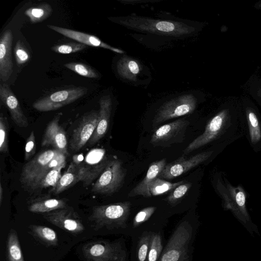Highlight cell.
Instances as JSON below:
<instances>
[{
	"mask_svg": "<svg viewBox=\"0 0 261 261\" xmlns=\"http://www.w3.org/2000/svg\"><path fill=\"white\" fill-rule=\"evenodd\" d=\"M199 227V222L193 215L183 217L164 246L159 261H184L192 255Z\"/></svg>",
	"mask_w": 261,
	"mask_h": 261,
	"instance_id": "6da1fadb",
	"label": "cell"
},
{
	"mask_svg": "<svg viewBox=\"0 0 261 261\" xmlns=\"http://www.w3.org/2000/svg\"><path fill=\"white\" fill-rule=\"evenodd\" d=\"M112 21L134 30L172 37H183L195 32V28L184 22L139 16L113 17Z\"/></svg>",
	"mask_w": 261,
	"mask_h": 261,
	"instance_id": "7a4b0ae2",
	"label": "cell"
},
{
	"mask_svg": "<svg viewBox=\"0 0 261 261\" xmlns=\"http://www.w3.org/2000/svg\"><path fill=\"white\" fill-rule=\"evenodd\" d=\"M132 203L125 201L93 207L90 220L96 230L105 229L128 236Z\"/></svg>",
	"mask_w": 261,
	"mask_h": 261,
	"instance_id": "3957f363",
	"label": "cell"
},
{
	"mask_svg": "<svg viewBox=\"0 0 261 261\" xmlns=\"http://www.w3.org/2000/svg\"><path fill=\"white\" fill-rule=\"evenodd\" d=\"M66 158L55 149L39 152L24 165L20 175L21 183L26 188L35 190L42 176Z\"/></svg>",
	"mask_w": 261,
	"mask_h": 261,
	"instance_id": "277c9868",
	"label": "cell"
},
{
	"mask_svg": "<svg viewBox=\"0 0 261 261\" xmlns=\"http://www.w3.org/2000/svg\"><path fill=\"white\" fill-rule=\"evenodd\" d=\"M217 187L223 200L224 208L230 210L250 233H258L257 228L252 222L246 209L243 189L240 186L233 187L227 182L223 185L219 181Z\"/></svg>",
	"mask_w": 261,
	"mask_h": 261,
	"instance_id": "5b68a950",
	"label": "cell"
},
{
	"mask_svg": "<svg viewBox=\"0 0 261 261\" xmlns=\"http://www.w3.org/2000/svg\"><path fill=\"white\" fill-rule=\"evenodd\" d=\"M82 251L87 261H128L127 249L123 237L86 244Z\"/></svg>",
	"mask_w": 261,
	"mask_h": 261,
	"instance_id": "8992f818",
	"label": "cell"
},
{
	"mask_svg": "<svg viewBox=\"0 0 261 261\" xmlns=\"http://www.w3.org/2000/svg\"><path fill=\"white\" fill-rule=\"evenodd\" d=\"M111 160L101 148L91 150L85 157L82 154L73 156V162L79 168L81 181L86 186L98 177Z\"/></svg>",
	"mask_w": 261,
	"mask_h": 261,
	"instance_id": "52a82bcc",
	"label": "cell"
},
{
	"mask_svg": "<svg viewBox=\"0 0 261 261\" xmlns=\"http://www.w3.org/2000/svg\"><path fill=\"white\" fill-rule=\"evenodd\" d=\"M158 207L150 205L140 209L134 214L131 213L128 237H132L146 231L154 232L164 229L167 219L157 213Z\"/></svg>",
	"mask_w": 261,
	"mask_h": 261,
	"instance_id": "ba28073f",
	"label": "cell"
},
{
	"mask_svg": "<svg viewBox=\"0 0 261 261\" xmlns=\"http://www.w3.org/2000/svg\"><path fill=\"white\" fill-rule=\"evenodd\" d=\"M197 104V98L192 93H185L171 98L159 107L153 119V124L158 125L191 114L195 110Z\"/></svg>",
	"mask_w": 261,
	"mask_h": 261,
	"instance_id": "9c48e42d",
	"label": "cell"
},
{
	"mask_svg": "<svg viewBox=\"0 0 261 261\" xmlns=\"http://www.w3.org/2000/svg\"><path fill=\"white\" fill-rule=\"evenodd\" d=\"M126 175L120 160H111L92 187V191L110 195L122 186Z\"/></svg>",
	"mask_w": 261,
	"mask_h": 261,
	"instance_id": "30bf717a",
	"label": "cell"
},
{
	"mask_svg": "<svg viewBox=\"0 0 261 261\" xmlns=\"http://www.w3.org/2000/svg\"><path fill=\"white\" fill-rule=\"evenodd\" d=\"M87 91V88L81 87L56 91L36 101L33 107L40 112L54 111L75 101Z\"/></svg>",
	"mask_w": 261,
	"mask_h": 261,
	"instance_id": "8fae6325",
	"label": "cell"
},
{
	"mask_svg": "<svg viewBox=\"0 0 261 261\" xmlns=\"http://www.w3.org/2000/svg\"><path fill=\"white\" fill-rule=\"evenodd\" d=\"M189 123L188 120L180 119L164 124L154 132L150 143L154 146H167L181 142Z\"/></svg>",
	"mask_w": 261,
	"mask_h": 261,
	"instance_id": "7c38bea8",
	"label": "cell"
},
{
	"mask_svg": "<svg viewBox=\"0 0 261 261\" xmlns=\"http://www.w3.org/2000/svg\"><path fill=\"white\" fill-rule=\"evenodd\" d=\"M227 116V110H223L213 117L207 123L204 132L188 145L184 150V154H188L219 137L225 126Z\"/></svg>",
	"mask_w": 261,
	"mask_h": 261,
	"instance_id": "4fadbf2b",
	"label": "cell"
},
{
	"mask_svg": "<svg viewBox=\"0 0 261 261\" xmlns=\"http://www.w3.org/2000/svg\"><path fill=\"white\" fill-rule=\"evenodd\" d=\"M99 112L92 111L85 114L73 132L70 148L73 151L81 150L89 141L97 127Z\"/></svg>",
	"mask_w": 261,
	"mask_h": 261,
	"instance_id": "5bb4252c",
	"label": "cell"
},
{
	"mask_svg": "<svg viewBox=\"0 0 261 261\" xmlns=\"http://www.w3.org/2000/svg\"><path fill=\"white\" fill-rule=\"evenodd\" d=\"M213 152V151H204L196 154L190 158L181 156L173 162L167 164L158 177L172 179L179 176L206 161Z\"/></svg>",
	"mask_w": 261,
	"mask_h": 261,
	"instance_id": "9a60e30c",
	"label": "cell"
},
{
	"mask_svg": "<svg viewBox=\"0 0 261 261\" xmlns=\"http://www.w3.org/2000/svg\"><path fill=\"white\" fill-rule=\"evenodd\" d=\"M43 217L61 229L73 233H80L84 230V226L79 215L67 207L45 213Z\"/></svg>",
	"mask_w": 261,
	"mask_h": 261,
	"instance_id": "2e32d148",
	"label": "cell"
},
{
	"mask_svg": "<svg viewBox=\"0 0 261 261\" xmlns=\"http://www.w3.org/2000/svg\"><path fill=\"white\" fill-rule=\"evenodd\" d=\"M61 114L57 115L47 124L42 139V146H51L55 149L68 155L67 139L63 128L59 125Z\"/></svg>",
	"mask_w": 261,
	"mask_h": 261,
	"instance_id": "e0dca14e",
	"label": "cell"
},
{
	"mask_svg": "<svg viewBox=\"0 0 261 261\" xmlns=\"http://www.w3.org/2000/svg\"><path fill=\"white\" fill-rule=\"evenodd\" d=\"M0 99L9 110L11 119L15 124L19 127H27L29 125L28 119L17 97L9 87L4 83L0 85Z\"/></svg>",
	"mask_w": 261,
	"mask_h": 261,
	"instance_id": "ac0fdd59",
	"label": "cell"
},
{
	"mask_svg": "<svg viewBox=\"0 0 261 261\" xmlns=\"http://www.w3.org/2000/svg\"><path fill=\"white\" fill-rule=\"evenodd\" d=\"M47 27L49 29L65 37L77 41L79 43L87 46L103 48L118 54H122L124 53L122 50L113 47L102 42L95 36L50 24L47 25Z\"/></svg>",
	"mask_w": 261,
	"mask_h": 261,
	"instance_id": "d6986e66",
	"label": "cell"
},
{
	"mask_svg": "<svg viewBox=\"0 0 261 261\" xmlns=\"http://www.w3.org/2000/svg\"><path fill=\"white\" fill-rule=\"evenodd\" d=\"M13 36L10 30H6L0 39V79L6 82L13 72L12 46Z\"/></svg>",
	"mask_w": 261,
	"mask_h": 261,
	"instance_id": "ffe728a7",
	"label": "cell"
},
{
	"mask_svg": "<svg viewBox=\"0 0 261 261\" xmlns=\"http://www.w3.org/2000/svg\"><path fill=\"white\" fill-rule=\"evenodd\" d=\"M99 118L97 127L89 141L92 145L102 139L107 132L112 111V102L110 95H105L99 101Z\"/></svg>",
	"mask_w": 261,
	"mask_h": 261,
	"instance_id": "44dd1931",
	"label": "cell"
},
{
	"mask_svg": "<svg viewBox=\"0 0 261 261\" xmlns=\"http://www.w3.org/2000/svg\"><path fill=\"white\" fill-rule=\"evenodd\" d=\"M166 165V159L165 158L151 163L145 177L128 193V197L142 195L145 197H150L151 195L149 191V186L158 177Z\"/></svg>",
	"mask_w": 261,
	"mask_h": 261,
	"instance_id": "7402d4cb",
	"label": "cell"
},
{
	"mask_svg": "<svg viewBox=\"0 0 261 261\" xmlns=\"http://www.w3.org/2000/svg\"><path fill=\"white\" fill-rule=\"evenodd\" d=\"M152 232L146 231L130 238L131 261H147Z\"/></svg>",
	"mask_w": 261,
	"mask_h": 261,
	"instance_id": "603a6c76",
	"label": "cell"
},
{
	"mask_svg": "<svg viewBox=\"0 0 261 261\" xmlns=\"http://www.w3.org/2000/svg\"><path fill=\"white\" fill-rule=\"evenodd\" d=\"M67 207L64 199L44 196L31 200L28 204V210L34 213H47Z\"/></svg>",
	"mask_w": 261,
	"mask_h": 261,
	"instance_id": "cb8c5ba5",
	"label": "cell"
},
{
	"mask_svg": "<svg viewBox=\"0 0 261 261\" xmlns=\"http://www.w3.org/2000/svg\"><path fill=\"white\" fill-rule=\"evenodd\" d=\"M81 180L79 168L72 161L56 185L51 188L49 193L54 195L59 194L74 186Z\"/></svg>",
	"mask_w": 261,
	"mask_h": 261,
	"instance_id": "d4e9b609",
	"label": "cell"
},
{
	"mask_svg": "<svg viewBox=\"0 0 261 261\" xmlns=\"http://www.w3.org/2000/svg\"><path fill=\"white\" fill-rule=\"evenodd\" d=\"M116 70L122 78L130 81H135L141 70L140 63L135 59L124 56L117 62Z\"/></svg>",
	"mask_w": 261,
	"mask_h": 261,
	"instance_id": "484cf974",
	"label": "cell"
},
{
	"mask_svg": "<svg viewBox=\"0 0 261 261\" xmlns=\"http://www.w3.org/2000/svg\"><path fill=\"white\" fill-rule=\"evenodd\" d=\"M7 261H24L17 232L11 229L6 245Z\"/></svg>",
	"mask_w": 261,
	"mask_h": 261,
	"instance_id": "4316f807",
	"label": "cell"
},
{
	"mask_svg": "<svg viewBox=\"0 0 261 261\" xmlns=\"http://www.w3.org/2000/svg\"><path fill=\"white\" fill-rule=\"evenodd\" d=\"M66 165V159H64L57 165L49 170L40 178L35 190L54 187L61 176V170Z\"/></svg>",
	"mask_w": 261,
	"mask_h": 261,
	"instance_id": "83f0119b",
	"label": "cell"
},
{
	"mask_svg": "<svg viewBox=\"0 0 261 261\" xmlns=\"http://www.w3.org/2000/svg\"><path fill=\"white\" fill-rule=\"evenodd\" d=\"M164 247V229L153 232L147 261H159Z\"/></svg>",
	"mask_w": 261,
	"mask_h": 261,
	"instance_id": "f1b7e54d",
	"label": "cell"
},
{
	"mask_svg": "<svg viewBox=\"0 0 261 261\" xmlns=\"http://www.w3.org/2000/svg\"><path fill=\"white\" fill-rule=\"evenodd\" d=\"M52 13L51 6L46 3H42L36 7H32L25 10L24 14L32 23H38L47 18Z\"/></svg>",
	"mask_w": 261,
	"mask_h": 261,
	"instance_id": "f546056e",
	"label": "cell"
},
{
	"mask_svg": "<svg viewBox=\"0 0 261 261\" xmlns=\"http://www.w3.org/2000/svg\"><path fill=\"white\" fill-rule=\"evenodd\" d=\"M34 236L48 245H57L58 237L56 232L49 227L36 225L30 226Z\"/></svg>",
	"mask_w": 261,
	"mask_h": 261,
	"instance_id": "4dcf8cb0",
	"label": "cell"
},
{
	"mask_svg": "<svg viewBox=\"0 0 261 261\" xmlns=\"http://www.w3.org/2000/svg\"><path fill=\"white\" fill-rule=\"evenodd\" d=\"M191 183L185 182L171 191L166 201L171 208L177 207L181 202L191 187Z\"/></svg>",
	"mask_w": 261,
	"mask_h": 261,
	"instance_id": "1f68e13d",
	"label": "cell"
},
{
	"mask_svg": "<svg viewBox=\"0 0 261 261\" xmlns=\"http://www.w3.org/2000/svg\"><path fill=\"white\" fill-rule=\"evenodd\" d=\"M185 182L181 180L172 183L159 177L156 178L149 186V191L152 196H158L171 191L176 187Z\"/></svg>",
	"mask_w": 261,
	"mask_h": 261,
	"instance_id": "d6a6232c",
	"label": "cell"
},
{
	"mask_svg": "<svg viewBox=\"0 0 261 261\" xmlns=\"http://www.w3.org/2000/svg\"><path fill=\"white\" fill-rule=\"evenodd\" d=\"M249 133L252 144L257 143L261 139V127L256 114L250 109L246 111Z\"/></svg>",
	"mask_w": 261,
	"mask_h": 261,
	"instance_id": "836d02e7",
	"label": "cell"
},
{
	"mask_svg": "<svg viewBox=\"0 0 261 261\" xmlns=\"http://www.w3.org/2000/svg\"><path fill=\"white\" fill-rule=\"evenodd\" d=\"M64 66L75 73L88 78H98V73L90 66L79 62H70L65 64Z\"/></svg>",
	"mask_w": 261,
	"mask_h": 261,
	"instance_id": "e575fe53",
	"label": "cell"
},
{
	"mask_svg": "<svg viewBox=\"0 0 261 261\" xmlns=\"http://www.w3.org/2000/svg\"><path fill=\"white\" fill-rule=\"evenodd\" d=\"M87 48V45L80 43H68L56 45L51 50L58 54H70L81 51Z\"/></svg>",
	"mask_w": 261,
	"mask_h": 261,
	"instance_id": "d590c367",
	"label": "cell"
},
{
	"mask_svg": "<svg viewBox=\"0 0 261 261\" xmlns=\"http://www.w3.org/2000/svg\"><path fill=\"white\" fill-rule=\"evenodd\" d=\"M9 127L6 117H0V151L2 153L9 152L8 146Z\"/></svg>",
	"mask_w": 261,
	"mask_h": 261,
	"instance_id": "8d00e7d4",
	"label": "cell"
},
{
	"mask_svg": "<svg viewBox=\"0 0 261 261\" xmlns=\"http://www.w3.org/2000/svg\"><path fill=\"white\" fill-rule=\"evenodd\" d=\"M14 55L16 62L18 65L25 64L30 58L29 53L20 41L17 42L14 47Z\"/></svg>",
	"mask_w": 261,
	"mask_h": 261,
	"instance_id": "74e56055",
	"label": "cell"
},
{
	"mask_svg": "<svg viewBox=\"0 0 261 261\" xmlns=\"http://www.w3.org/2000/svg\"><path fill=\"white\" fill-rule=\"evenodd\" d=\"M36 150V144L35 137L34 132L32 130L26 141L24 152L25 160L27 161L31 159L35 153Z\"/></svg>",
	"mask_w": 261,
	"mask_h": 261,
	"instance_id": "f35d334b",
	"label": "cell"
},
{
	"mask_svg": "<svg viewBox=\"0 0 261 261\" xmlns=\"http://www.w3.org/2000/svg\"><path fill=\"white\" fill-rule=\"evenodd\" d=\"M3 187L2 185V183H0V205L2 204V200H3Z\"/></svg>",
	"mask_w": 261,
	"mask_h": 261,
	"instance_id": "ab89813d",
	"label": "cell"
},
{
	"mask_svg": "<svg viewBox=\"0 0 261 261\" xmlns=\"http://www.w3.org/2000/svg\"><path fill=\"white\" fill-rule=\"evenodd\" d=\"M184 261H193V255H191V256L186 258Z\"/></svg>",
	"mask_w": 261,
	"mask_h": 261,
	"instance_id": "60d3db41",
	"label": "cell"
},
{
	"mask_svg": "<svg viewBox=\"0 0 261 261\" xmlns=\"http://www.w3.org/2000/svg\"><path fill=\"white\" fill-rule=\"evenodd\" d=\"M257 95L259 97V98L261 99V88L258 90Z\"/></svg>",
	"mask_w": 261,
	"mask_h": 261,
	"instance_id": "b9f144b4",
	"label": "cell"
},
{
	"mask_svg": "<svg viewBox=\"0 0 261 261\" xmlns=\"http://www.w3.org/2000/svg\"><path fill=\"white\" fill-rule=\"evenodd\" d=\"M258 7L261 8V3L259 5Z\"/></svg>",
	"mask_w": 261,
	"mask_h": 261,
	"instance_id": "7bdbcfd3",
	"label": "cell"
}]
</instances>
